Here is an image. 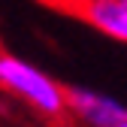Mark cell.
I'll return each instance as SVG.
<instances>
[{"label":"cell","mask_w":127,"mask_h":127,"mask_svg":"<svg viewBox=\"0 0 127 127\" xmlns=\"http://www.w3.org/2000/svg\"><path fill=\"white\" fill-rule=\"evenodd\" d=\"M0 88L12 97H18L21 103H27L30 109H36L45 118H58L67 112V91L58 79H52L49 73H42L39 67H33L30 61L0 52Z\"/></svg>","instance_id":"6da1fadb"},{"label":"cell","mask_w":127,"mask_h":127,"mask_svg":"<svg viewBox=\"0 0 127 127\" xmlns=\"http://www.w3.org/2000/svg\"><path fill=\"white\" fill-rule=\"evenodd\" d=\"M45 3L88 21L109 39L127 42V0H45Z\"/></svg>","instance_id":"7a4b0ae2"},{"label":"cell","mask_w":127,"mask_h":127,"mask_svg":"<svg viewBox=\"0 0 127 127\" xmlns=\"http://www.w3.org/2000/svg\"><path fill=\"white\" fill-rule=\"evenodd\" d=\"M67 112L82 127H121L127 121V106L109 94L91 88H70L67 91Z\"/></svg>","instance_id":"3957f363"},{"label":"cell","mask_w":127,"mask_h":127,"mask_svg":"<svg viewBox=\"0 0 127 127\" xmlns=\"http://www.w3.org/2000/svg\"><path fill=\"white\" fill-rule=\"evenodd\" d=\"M121 127H127V121H124V124H121Z\"/></svg>","instance_id":"277c9868"}]
</instances>
